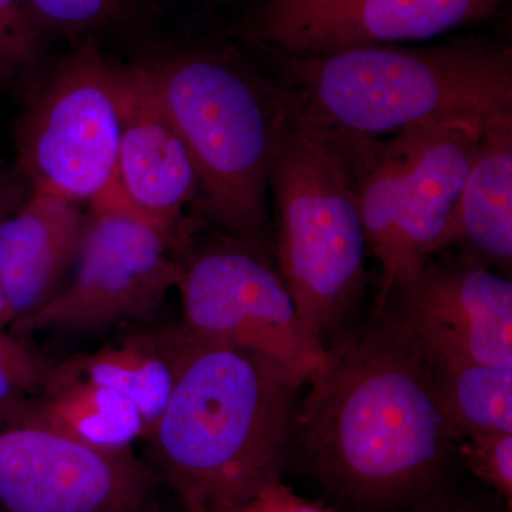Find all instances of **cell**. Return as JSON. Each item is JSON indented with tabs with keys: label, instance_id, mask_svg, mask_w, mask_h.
<instances>
[{
	"label": "cell",
	"instance_id": "cell-1",
	"mask_svg": "<svg viewBox=\"0 0 512 512\" xmlns=\"http://www.w3.org/2000/svg\"><path fill=\"white\" fill-rule=\"evenodd\" d=\"M293 424L330 494L363 512H400L448 483L458 441L430 357L386 312L326 346Z\"/></svg>",
	"mask_w": 512,
	"mask_h": 512
},
{
	"label": "cell",
	"instance_id": "cell-2",
	"mask_svg": "<svg viewBox=\"0 0 512 512\" xmlns=\"http://www.w3.org/2000/svg\"><path fill=\"white\" fill-rule=\"evenodd\" d=\"M175 384L151 470L187 512H235L281 483L301 380L252 350L175 330Z\"/></svg>",
	"mask_w": 512,
	"mask_h": 512
},
{
	"label": "cell",
	"instance_id": "cell-3",
	"mask_svg": "<svg viewBox=\"0 0 512 512\" xmlns=\"http://www.w3.org/2000/svg\"><path fill=\"white\" fill-rule=\"evenodd\" d=\"M309 123L342 136L376 138L416 128L484 127L512 114V50L463 37L441 45L356 47L291 56Z\"/></svg>",
	"mask_w": 512,
	"mask_h": 512
},
{
	"label": "cell",
	"instance_id": "cell-4",
	"mask_svg": "<svg viewBox=\"0 0 512 512\" xmlns=\"http://www.w3.org/2000/svg\"><path fill=\"white\" fill-rule=\"evenodd\" d=\"M143 70L190 153L208 217L266 261V185L288 111L229 56L184 53Z\"/></svg>",
	"mask_w": 512,
	"mask_h": 512
},
{
	"label": "cell",
	"instance_id": "cell-5",
	"mask_svg": "<svg viewBox=\"0 0 512 512\" xmlns=\"http://www.w3.org/2000/svg\"><path fill=\"white\" fill-rule=\"evenodd\" d=\"M281 278L306 329L325 339L365 286L367 241L348 165L325 131L288 111L271 171Z\"/></svg>",
	"mask_w": 512,
	"mask_h": 512
},
{
	"label": "cell",
	"instance_id": "cell-6",
	"mask_svg": "<svg viewBox=\"0 0 512 512\" xmlns=\"http://www.w3.org/2000/svg\"><path fill=\"white\" fill-rule=\"evenodd\" d=\"M483 127L447 124L393 134L386 140L348 137L362 160L349 174L355 187L367 251L382 269L377 309L451 245L464 181ZM353 181V180H352Z\"/></svg>",
	"mask_w": 512,
	"mask_h": 512
},
{
	"label": "cell",
	"instance_id": "cell-7",
	"mask_svg": "<svg viewBox=\"0 0 512 512\" xmlns=\"http://www.w3.org/2000/svg\"><path fill=\"white\" fill-rule=\"evenodd\" d=\"M123 69L93 45L64 60L23 114L19 165L35 185L69 201L94 200L116 175Z\"/></svg>",
	"mask_w": 512,
	"mask_h": 512
},
{
	"label": "cell",
	"instance_id": "cell-8",
	"mask_svg": "<svg viewBox=\"0 0 512 512\" xmlns=\"http://www.w3.org/2000/svg\"><path fill=\"white\" fill-rule=\"evenodd\" d=\"M92 201L72 284L12 323L19 335L45 329L87 332L143 318L183 281V262L168 249L173 241L128 210L111 185Z\"/></svg>",
	"mask_w": 512,
	"mask_h": 512
},
{
	"label": "cell",
	"instance_id": "cell-9",
	"mask_svg": "<svg viewBox=\"0 0 512 512\" xmlns=\"http://www.w3.org/2000/svg\"><path fill=\"white\" fill-rule=\"evenodd\" d=\"M225 238L183 262V328L269 357L308 383L326 346L303 325L269 262Z\"/></svg>",
	"mask_w": 512,
	"mask_h": 512
},
{
	"label": "cell",
	"instance_id": "cell-10",
	"mask_svg": "<svg viewBox=\"0 0 512 512\" xmlns=\"http://www.w3.org/2000/svg\"><path fill=\"white\" fill-rule=\"evenodd\" d=\"M130 448L101 450L20 420L0 423L3 512H109L156 497Z\"/></svg>",
	"mask_w": 512,
	"mask_h": 512
},
{
	"label": "cell",
	"instance_id": "cell-11",
	"mask_svg": "<svg viewBox=\"0 0 512 512\" xmlns=\"http://www.w3.org/2000/svg\"><path fill=\"white\" fill-rule=\"evenodd\" d=\"M508 0H262L251 39L288 56L424 42L493 19Z\"/></svg>",
	"mask_w": 512,
	"mask_h": 512
},
{
	"label": "cell",
	"instance_id": "cell-12",
	"mask_svg": "<svg viewBox=\"0 0 512 512\" xmlns=\"http://www.w3.org/2000/svg\"><path fill=\"white\" fill-rule=\"evenodd\" d=\"M434 360L512 366V284L474 255L430 259L383 311Z\"/></svg>",
	"mask_w": 512,
	"mask_h": 512
},
{
	"label": "cell",
	"instance_id": "cell-13",
	"mask_svg": "<svg viewBox=\"0 0 512 512\" xmlns=\"http://www.w3.org/2000/svg\"><path fill=\"white\" fill-rule=\"evenodd\" d=\"M110 185L128 210L171 241L200 188L183 138L143 69L123 70L119 160Z\"/></svg>",
	"mask_w": 512,
	"mask_h": 512
},
{
	"label": "cell",
	"instance_id": "cell-14",
	"mask_svg": "<svg viewBox=\"0 0 512 512\" xmlns=\"http://www.w3.org/2000/svg\"><path fill=\"white\" fill-rule=\"evenodd\" d=\"M82 218L76 202L33 191L15 214L0 222V284L10 323L37 311L77 254Z\"/></svg>",
	"mask_w": 512,
	"mask_h": 512
},
{
	"label": "cell",
	"instance_id": "cell-15",
	"mask_svg": "<svg viewBox=\"0 0 512 512\" xmlns=\"http://www.w3.org/2000/svg\"><path fill=\"white\" fill-rule=\"evenodd\" d=\"M454 242H466L476 258L510 271L512 114L495 117L481 131L454 217L451 244Z\"/></svg>",
	"mask_w": 512,
	"mask_h": 512
},
{
	"label": "cell",
	"instance_id": "cell-16",
	"mask_svg": "<svg viewBox=\"0 0 512 512\" xmlns=\"http://www.w3.org/2000/svg\"><path fill=\"white\" fill-rule=\"evenodd\" d=\"M12 420L55 431L101 450H126L146 436L136 404L117 390L83 379L50 377L45 392ZM10 421V420H9Z\"/></svg>",
	"mask_w": 512,
	"mask_h": 512
},
{
	"label": "cell",
	"instance_id": "cell-17",
	"mask_svg": "<svg viewBox=\"0 0 512 512\" xmlns=\"http://www.w3.org/2000/svg\"><path fill=\"white\" fill-rule=\"evenodd\" d=\"M175 375V332H168L165 339L136 336L72 357L55 366L52 377L89 380L124 394L143 416L146 439L170 402Z\"/></svg>",
	"mask_w": 512,
	"mask_h": 512
},
{
	"label": "cell",
	"instance_id": "cell-18",
	"mask_svg": "<svg viewBox=\"0 0 512 512\" xmlns=\"http://www.w3.org/2000/svg\"><path fill=\"white\" fill-rule=\"evenodd\" d=\"M430 362L441 410L460 443L476 433H512V366Z\"/></svg>",
	"mask_w": 512,
	"mask_h": 512
},
{
	"label": "cell",
	"instance_id": "cell-19",
	"mask_svg": "<svg viewBox=\"0 0 512 512\" xmlns=\"http://www.w3.org/2000/svg\"><path fill=\"white\" fill-rule=\"evenodd\" d=\"M53 370L40 353L0 330V423L15 419L45 392Z\"/></svg>",
	"mask_w": 512,
	"mask_h": 512
},
{
	"label": "cell",
	"instance_id": "cell-20",
	"mask_svg": "<svg viewBox=\"0 0 512 512\" xmlns=\"http://www.w3.org/2000/svg\"><path fill=\"white\" fill-rule=\"evenodd\" d=\"M458 453L470 473L512 504V433H476L461 440Z\"/></svg>",
	"mask_w": 512,
	"mask_h": 512
},
{
	"label": "cell",
	"instance_id": "cell-21",
	"mask_svg": "<svg viewBox=\"0 0 512 512\" xmlns=\"http://www.w3.org/2000/svg\"><path fill=\"white\" fill-rule=\"evenodd\" d=\"M40 45V22L26 0H0V64L5 72L29 63Z\"/></svg>",
	"mask_w": 512,
	"mask_h": 512
},
{
	"label": "cell",
	"instance_id": "cell-22",
	"mask_svg": "<svg viewBox=\"0 0 512 512\" xmlns=\"http://www.w3.org/2000/svg\"><path fill=\"white\" fill-rule=\"evenodd\" d=\"M37 20L66 29H84L107 22L124 0H26Z\"/></svg>",
	"mask_w": 512,
	"mask_h": 512
},
{
	"label": "cell",
	"instance_id": "cell-23",
	"mask_svg": "<svg viewBox=\"0 0 512 512\" xmlns=\"http://www.w3.org/2000/svg\"><path fill=\"white\" fill-rule=\"evenodd\" d=\"M400 512H511V507L498 495L484 498L447 483Z\"/></svg>",
	"mask_w": 512,
	"mask_h": 512
},
{
	"label": "cell",
	"instance_id": "cell-24",
	"mask_svg": "<svg viewBox=\"0 0 512 512\" xmlns=\"http://www.w3.org/2000/svg\"><path fill=\"white\" fill-rule=\"evenodd\" d=\"M235 512H330L296 497L282 483L272 485Z\"/></svg>",
	"mask_w": 512,
	"mask_h": 512
},
{
	"label": "cell",
	"instance_id": "cell-25",
	"mask_svg": "<svg viewBox=\"0 0 512 512\" xmlns=\"http://www.w3.org/2000/svg\"><path fill=\"white\" fill-rule=\"evenodd\" d=\"M22 202L23 188L18 181H0V222L15 214L22 207Z\"/></svg>",
	"mask_w": 512,
	"mask_h": 512
},
{
	"label": "cell",
	"instance_id": "cell-26",
	"mask_svg": "<svg viewBox=\"0 0 512 512\" xmlns=\"http://www.w3.org/2000/svg\"><path fill=\"white\" fill-rule=\"evenodd\" d=\"M109 512H164L163 508H161L160 503H158L157 498H148V500L143 501V503L131 505V507L120 508V510H114Z\"/></svg>",
	"mask_w": 512,
	"mask_h": 512
},
{
	"label": "cell",
	"instance_id": "cell-27",
	"mask_svg": "<svg viewBox=\"0 0 512 512\" xmlns=\"http://www.w3.org/2000/svg\"><path fill=\"white\" fill-rule=\"evenodd\" d=\"M10 323L8 299H6L3 286L0 284V328Z\"/></svg>",
	"mask_w": 512,
	"mask_h": 512
},
{
	"label": "cell",
	"instance_id": "cell-28",
	"mask_svg": "<svg viewBox=\"0 0 512 512\" xmlns=\"http://www.w3.org/2000/svg\"><path fill=\"white\" fill-rule=\"evenodd\" d=\"M5 73V69H3L2 64H0V76H3Z\"/></svg>",
	"mask_w": 512,
	"mask_h": 512
},
{
	"label": "cell",
	"instance_id": "cell-29",
	"mask_svg": "<svg viewBox=\"0 0 512 512\" xmlns=\"http://www.w3.org/2000/svg\"><path fill=\"white\" fill-rule=\"evenodd\" d=\"M0 512H3V511H0Z\"/></svg>",
	"mask_w": 512,
	"mask_h": 512
}]
</instances>
